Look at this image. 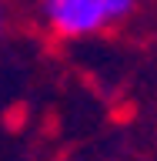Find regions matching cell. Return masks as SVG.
Masks as SVG:
<instances>
[{"label":"cell","instance_id":"obj_2","mask_svg":"<svg viewBox=\"0 0 157 161\" xmlns=\"http://www.w3.org/2000/svg\"><path fill=\"white\" fill-rule=\"evenodd\" d=\"M3 24H7V14H3V7H0V34H3Z\"/></svg>","mask_w":157,"mask_h":161},{"label":"cell","instance_id":"obj_1","mask_svg":"<svg viewBox=\"0 0 157 161\" xmlns=\"http://www.w3.org/2000/svg\"><path fill=\"white\" fill-rule=\"evenodd\" d=\"M137 7V0H40V14L50 34L64 40L94 37L117 27Z\"/></svg>","mask_w":157,"mask_h":161}]
</instances>
